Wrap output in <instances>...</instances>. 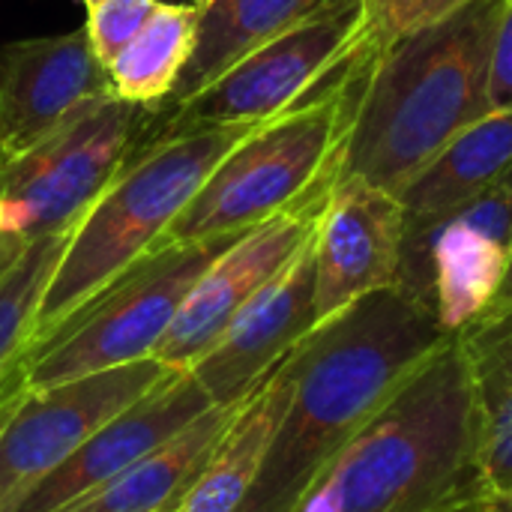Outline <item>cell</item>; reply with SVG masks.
<instances>
[{
  "mask_svg": "<svg viewBox=\"0 0 512 512\" xmlns=\"http://www.w3.org/2000/svg\"><path fill=\"white\" fill-rule=\"evenodd\" d=\"M189 3H204V0H189Z\"/></svg>",
  "mask_w": 512,
  "mask_h": 512,
  "instance_id": "obj_31",
  "label": "cell"
},
{
  "mask_svg": "<svg viewBox=\"0 0 512 512\" xmlns=\"http://www.w3.org/2000/svg\"><path fill=\"white\" fill-rule=\"evenodd\" d=\"M102 96L114 90L87 27L0 45V162L30 150Z\"/></svg>",
  "mask_w": 512,
  "mask_h": 512,
  "instance_id": "obj_13",
  "label": "cell"
},
{
  "mask_svg": "<svg viewBox=\"0 0 512 512\" xmlns=\"http://www.w3.org/2000/svg\"><path fill=\"white\" fill-rule=\"evenodd\" d=\"M354 63L315 96L264 120L207 174L195 198L168 228V243L243 234L339 177L342 141L369 69Z\"/></svg>",
  "mask_w": 512,
  "mask_h": 512,
  "instance_id": "obj_5",
  "label": "cell"
},
{
  "mask_svg": "<svg viewBox=\"0 0 512 512\" xmlns=\"http://www.w3.org/2000/svg\"><path fill=\"white\" fill-rule=\"evenodd\" d=\"M72 231L27 243L0 270V405L24 390V366L36 339L39 306Z\"/></svg>",
  "mask_w": 512,
  "mask_h": 512,
  "instance_id": "obj_22",
  "label": "cell"
},
{
  "mask_svg": "<svg viewBox=\"0 0 512 512\" xmlns=\"http://www.w3.org/2000/svg\"><path fill=\"white\" fill-rule=\"evenodd\" d=\"M405 213L393 192L357 177H336L312 234L315 321L354 300L399 285Z\"/></svg>",
  "mask_w": 512,
  "mask_h": 512,
  "instance_id": "obj_12",
  "label": "cell"
},
{
  "mask_svg": "<svg viewBox=\"0 0 512 512\" xmlns=\"http://www.w3.org/2000/svg\"><path fill=\"white\" fill-rule=\"evenodd\" d=\"M501 186H507V189H512V165H510V171L504 174V180H501Z\"/></svg>",
  "mask_w": 512,
  "mask_h": 512,
  "instance_id": "obj_29",
  "label": "cell"
},
{
  "mask_svg": "<svg viewBox=\"0 0 512 512\" xmlns=\"http://www.w3.org/2000/svg\"><path fill=\"white\" fill-rule=\"evenodd\" d=\"M462 512H512V489L510 492H489Z\"/></svg>",
  "mask_w": 512,
  "mask_h": 512,
  "instance_id": "obj_27",
  "label": "cell"
},
{
  "mask_svg": "<svg viewBox=\"0 0 512 512\" xmlns=\"http://www.w3.org/2000/svg\"><path fill=\"white\" fill-rule=\"evenodd\" d=\"M237 237L156 243L63 324L30 345L24 387L42 390L153 357L198 276Z\"/></svg>",
  "mask_w": 512,
  "mask_h": 512,
  "instance_id": "obj_6",
  "label": "cell"
},
{
  "mask_svg": "<svg viewBox=\"0 0 512 512\" xmlns=\"http://www.w3.org/2000/svg\"><path fill=\"white\" fill-rule=\"evenodd\" d=\"M330 0H204L198 3V33L189 63L165 102L174 108L228 72L249 51L300 24Z\"/></svg>",
  "mask_w": 512,
  "mask_h": 512,
  "instance_id": "obj_19",
  "label": "cell"
},
{
  "mask_svg": "<svg viewBox=\"0 0 512 512\" xmlns=\"http://www.w3.org/2000/svg\"><path fill=\"white\" fill-rule=\"evenodd\" d=\"M207 408H213V402L198 387V381L189 372H171L147 396H141L135 405L105 423L93 438H87L45 480H39L12 512L63 510L66 504L135 465L159 444L171 441Z\"/></svg>",
  "mask_w": 512,
  "mask_h": 512,
  "instance_id": "obj_15",
  "label": "cell"
},
{
  "mask_svg": "<svg viewBox=\"0 0 512 512\" xmlns=\"http://www.w3.org/2000/svg\"><path fill=\"white\" fill-rule=\"evenodd\" d=\"M294 393V360H285L240 402L210 462L174 512H237L252 492L273 435Z\"/></svg>",
  "mask_w": 512,
  "mask_h": 512,
  "instance_id": "obj_17",
  "label": "cell"
},
{
  "mask_svg": "<svg viewBox=\"0 0 512 512\" xmlns=\"http://www.w3.org/2000/svg\"><path fill=\"white\" fill-rule=\"evenodd\" d=\"M468 360L477 420L480 471L489 492L512 489V312L483 315L456 333Z\"/></svg>",
  "mask_w": 512,
  "mask_h": 512,
  "instance_id": "obj_20",
  "label": "cell"
},
{
  "mask_svg": "<svg viewBox=\"0 0 512 512\" xmlns=\"http://www.w3.org/2000/svg\"><path fill=\"white\" fill-rule=\"evenodd\" d=\"M174 369L156 357L72 378L42 390H21L0 405V512L63 465L105 423L147 396Z\"/></svg>",
  "mask_w": 512,
  "mask_h": 512,
  "instance_id": "obj_9",
  "label": "cell"
},
{
  "mask_svg": "<svg viewBox=\"0 0 512 512\" xmlns=\"http://www.w3.org/2000/svg\"><path fill=\"white\" fill-rule=\"evenodd\" d=\"M156 114L120 96L90 99L48 138L0 162V240L27 246L72 231L153 138Z\"/></svg>",
  "mask_w": 512,
  "mask_h": 512,
  "instance_id": "obj_7",
  "label": "cell"
},
{
  "mask_svg": "<svg viewBox=\"0 0 512 512\" xmlns=\"http://www.w3.org/2000/svg\"><path fill=\"white\" fill-rule=\"evenodd\" d=\"M492 105L495 111H512V0L504 3L495 45H492Z\"/></svg>",
  "mask_w": 512,
  "mask_h": 512,
  "instance_id": "obj_25",
  "label": "cell"
},
{
  "mask_svg": "<svg viewBox=\"0 0 512 512\" xmlns=\"http://www.w3.org/2000/svg\"><path fill=\"white\" fill-rule=\"evenodd\" d=\"M156 3L159 0H102L93 9H87L84 27L102 66H108L132 42V36L141 30Z\"/></svg>",
  "mask_w": 512,
  "mask_h": 512,
  "instance_id": "obj_24",
  "label": "cell"
},
{
  "mask_svg": "<svg viewBox=\"0 0 512 512\" xmlns=\"http://www.w3.org/2000/svg\"><path fill=\"white\" fill-rule=\"evenodd\" d=\"M504 312H512V255L510 264H507V273L501 279V288H498V294L492 297V303H489V309L483 315H504Z\"/></svg>",
  "mask_w": 512,
  "mask_h": 512,
  "instance_id": "obj_26",
  "label": "cell"
},
{
  "mask_svg": "<svg viewBox=\"0 0 512 512\" xmlns=\"http://www.w3.org/2000/svg\"><path fill=\"white\" fill-rule=\"evenodd\" d=\"M483 495L474 384L453 333L339 453L297 512H462Z\"/></svg>",
  "mask_w": 512,
  "mask_h": 512,
  "instance_id": "obj_3",
  "label": "cell"
},
{
  "mask_svg": "<svg viewBox=\"0 0 512 512\" xmlns=\"http://www.w3.org/2000/svg\"><path fill=\"white\" fill-rule=\"evenodd\" d=\"M333 183L240 234L198 276L153 357L174 372H189L228 330L237 312L309 243Z\"/></svg>",
  "mask_w": 512,
  "mask_h": 512,
  "instance_id": "obj_11",
  "label": "cell"
},
{
  "mask_svg": "<svg viewBox=\"0 0 512 512\" xmlns=\"http://www.w3.org/2000/svg\"><path fill=\"white\" fill-rule=\"evenodd\" d=\"M315 324V252L309 237L282 273L237 312L189 375L213 405H240Z\"/></svg>",
  "mask_w": 512,
  "mask_h": 512,
  "instance_id": "obj_14",
  "label": "cell"
},
{
  "mask_svg": "<svg viewBox=\"0 0 512 512\" xmlns=\"http://www.w3.org/2000/svg\"><path fill=\"white\" fill-rule=\"evenodd\" d=\"M447 339L435 312L399 285L315 324L291 348L294 393L237 512H297L339 453Z\"/></svg>",
  "mask_w": 512,
  "mask_h": 512,
  "instance_id": "obj_1",
  "label": "cell"
},
{
  "mask_svg": "<svg viewBox=\"0 0 512 512\" xmlns=\"http://www.w3.org/2000/svg\"><path fill=\"white\" fill-rule=\"evenodd\" d=\"M240 405H213L171 441L57 512H174L192 489Z\"/></svg>",
  "mask_w": 512,
  "mask_h": 512,
  "instance_id": "obj_18",
  "label": "cell"
},
{
  "mask_svg": "<svg viewBox=\"0 0 512 512\" xmlns=\"http://www.w3.org/2000/svg\"><path fill=\"white\" fill-rule=\"evenodd\" d=\"M507 0H468L378 51L342 141L339 177L399 192L462 129L495 111L492 45Z\"/></svg>",
  "mask_w": 512,
  "mask_h": 512,
  "instance_id": "obj_2",
  "label": "cell"
},
{
  "mask_svg": "<svg viewBox=\"0 0 512 512\" xmlns=\"http://www.w3.org/2000/svg\"><path fill=\"white\" fill-rule=\"evenodd\" d=\"M468 0H363V33L360 45L366 54L384 51L399 36L420 30Z\"/></svg>",
  "mask_w": 512,
  "mask_h": 512,
  "instance_id": "obj_23",
  "label": "cell"
},
{
  "mask_svg": "<svg viewBox=\"0 0 512 512\" xmlns=\"http://www.w3.org/2000/svg\"><path fill=\"white\" fill-rule=\"evenodd\" d=\"M258 126L261 123L198 126L144 141L75 225L45 288L33 345L162 243L219 159Z\"/></svg>",
  "mask_w": 512,
  "mask_h": 512,
  "instance_id": "obj_4",
  "label": "cell"
},
{
  "mask_svg": "<svg viewBox=\"0 0 512 512\" xmlns=\"http://www.w3.org/2000/svg\"><path fill=\"white\" fill-rule=\"evenodd\" d=\"M512 255V189L492 186L432 228L402 240L399 288L429 306L444 333L477 321Z\"/></svg>",
  "mask_w": 512,
  "mask_h": 512,
  "instance_id": "obj_10",
  "label": "cell"
},
{
  "mask_svg": "<svg viewBox=\"0 0 512 512\" xmlns=\"http://www.w3.org/2000/svg\"><path fill=\"white\" fill-rule=\"evenodd\" d=\"M21 249H24V246H12V243L0 240V270H3V267H6V264H9V261L18 255V252H21Z\"/></svg>",
  "mask_w": 512,
  "mask_h": 512,
  "instance_id": "obj_28",
  "label": "cell"
},
{
  "mask_svg": "<svg viewBox=\"0 0 512 512\" xmlns=\"http://www.w3.org/2000/svg\"><path fill=\"white\" fill-rule=\"evenodd\" d=\"M510 165L512 111H492L462 129L396 192L405 213V237L432 228L462 204L498 186Z\"/></svg>",
  "mask_w": 512,
  "mask_h": 512,
  "instance_id": "obj_16",
  "label": "cell"
},
{
  "mask_svg": "<svg viewBox=\"0 0 512 512\" xmlns=\"http://www.w3.org/2000/svg\"><path fill=\"white\" fill-rule=\"evenodd\" d=\"M363 0H330L249 51L195 96L156 114L153 135L222 123H264L324 90L372 54L360 45Z\"/></svg>",
  "mask_w": 512,
  "mask_h": 512,
  "instance_id": "obj_8",
  "label": "cell"
},
{
  "mask_svg": "<svg viewBox=\"0 0 512 512\" xmlns=\"http://www.w3.org/2000/svg\"><path fill=\"white\" fill-rule=\"evenodd\" d=\"M96 3H102V0H84V6H87V9H93Z\"/></svg>",
  "mask_w": 512,
  "mask_h": 512,
  "instance_id": "obj_30",
  "label": "cell"
},
{
  "mask_svg": "<svg viewBox=\"0 0 512 512\" xmlns=\"http://www.w3.org/2000/svg\"><path fill=\"white\" fill-rule=\"evenodd\" d=\"M198 33V3L159 0L132 42L105 66L114 96L162 111L171 99Z\"/></svg>",
  "mask_w": 512,
  "mask_h": 512,
  "instance_id": "obj_21",
  "label": "cell"
}]
</instances>
